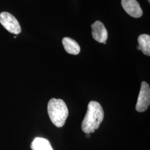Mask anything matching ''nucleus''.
Listing matches in <instances>:
<instances>
[{
  "label": "nucleus",
  "instance_id": "0eeeda50",
  "mask_svg": "<svg viewBox=\"0 0 150 150\" xmlns=\"http://www.w3.org/2000/svg\"><path fill=\"white\" fill-rule=\"evenodd\" d=\"M62 44L65 51L68 54L76 55L80 52V47L74 40L69 38H64L62 40Z\"/></svg>",
  "mask_w": 150,
  "mask_h": 150
},
{
  "label": "nucleus",
  "instance_id": "7ed1b4c3",
  "mask_svg": "<svg viewBox=\"0 0 150 150\" xmlns=\"http://www.w3.org/2000/svg\"><path fill=\"white\" fill-rule=\"evenodd\" d=\"M0 23L7 31L11 33L18 35L21 32L19 22L12 14L2 12L0 13Z\"/></svg>",
  "mask_w": 150,
  "mask_h": 150
},
{
  "label": "nucleus",
  "instance_id": "9d476101",
  "mask_svg": "<svg viewBox=\"0 0 150 150\" xmlns=\"http://www.w3.org/2000/svg\"><path fill=\"white\" fill-rule=\"evenodd\" d=\"M86 137L87 138L90 137V134H86Z\"/></svg>",
  "mask_w": 150,
  "mask_h": 150
},
{
  "label": "nucleus",
  "instance_id": "f03ea898",
  "mask_svg": "<svg viewBox=\"0 0 150 150\" xmlns=\"http://www.w3.org/2000/svg\"><path fill=\"white\" fill-rule=\"evenodd\" d=\"M47 112L51 122L57 127L64 126L69 116V110L61 99L51 98L48 103Z\"/></svg>",
  "mask_w": 150,
  "mask_h": 150
},
{
  "label": "nucleus",
  "instance_id": "39448f33",
  "mask_svg": "<svg viewBox=\"0 0 150 150\" xmlns=\"http://www.w3.org/2000/svg\"><path fill=\"white\" fill-rule=\"evenodd\" d=\"M121 5L129 16L139 18L142 15L143 11L139 3L136 0H121Z\"/></svg>",
  "mask_w": 150,
  "mask_h": 150
},
{
  "label": "nucleus",
  "instance_id": "6e6552de",
  "mask_svg": "<svg viewBox=\"0 0 150 150\" xmlns=\"http://www.w3.org/2000/svg\"><path fill=\"white\" fill-rule=\"evenodd\" d=\"M32 150H54L47 139L41 137H36L31 145Z\"/></svg>",
  "mask_w": 150,
  "mask_h": 150
},
{
  "label": "nucleus",
  "instance_id": "20e7f679",
  "mask_svg": "<svg viewBox=\"0 0 150 150\" xmlns=\"http://www.w3.org/2000/svg\"><path fill=\"white\" fill-rule=\"evenodd\" d=\"M150 104V88L149 85L145 81L142 82L136 110L137 112H143L149 107Z\"/></svg>",
  "mask_w": 150,
  "mask_h": 150
},
{
  "label": "nucleus",
  "instance_id": "f257e3e1",
  "mask_svg": "<svg viewBox=\"0 0 150 150\" xmlns=\"http://www.w3.org/2000/svg\"><path fill=\"white\" fill-rule=\"evenodd\" d=\"M104 118V111L100 103L89 102L85 118L82 124V130L85 134H91L98 129Z\"/></svg>",
  "mask_w": 150,
  "mask_h": 150
},
{
  "label": "nucleus",
  "instance_id": "9b49d317",
  "mask_svg": "<svg viewBox=\"0 0 150 150\" xmlns=\"http://www.w3.org/2000/svg\"><path fill=\"white\" fill-rule=\"evenodd\" d=\"M148 1H149V2H150V0H148Z\"/></svg>",
  "mask_w": 150,
  "mask_h": 150
},
{
  "label": "nucleus",
  "instance_id": "423d86ee",
  "mask_svg": "<svg viewBox=\"0 0 150 150\" xmlns=\"http://www.w3.org/2000/svg\"><path fill=\"white\" fill-rule=\"evenodd\" d=\"M92 35L93 38L100 43H104L108 38V32L101 22L97 21L92 26Z\"/></svg>",
  "mask_w": 150,
  "mask_h": 150
},
{
  "label": "nucleus",
  "instance_id": "1a4fd4ad",
  "mask_svg": "<svg viewBox=\"0 0 150 150\" xmlns=\"http://www.w3.org/2000/svg\"><path fill=\"white\" fill-rule=\"evenodd\" d=\"M138 43L140 50L143 54L150 56V36L149 35L142 34L138 38Z\"/></svg>",
  "mask_w": 150,
  "mask_h": 150
}]
</instances>
